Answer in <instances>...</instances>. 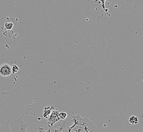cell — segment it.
I'll return each instance as SVG.
<instances>
[{"instance_id":"cell-1","label":"cell","mask_w":143,"mask_h":132,"mask_svg":"<svg viewBox=\"0 0 143 132\" xmlns=\"http://www.w3.org/2000/svg\"><path fill=\"white\" fill-rule=\"evenodd\" d=\"M71 121L73 124L67 129L64 128V132H99L95 123L87 117L82 118L79 115L73 116Z\"/></svg>"},{"instance_id":"cell-9","label":"cell","mask_w":143,"mask_h":132,"mask_svg":"<svg viewBox=\"0 0 143 132\" xmlns=\"http://www.w3.org/2000/svg\"><path fill=\"white\" fill-rule=\"evenodd\" d=\"M142 81H143V78H142Z\"/></svg>"},{"instance_id":"cell-7","label":"cell","mask_w":143,"mask_h":132,"mask_svg":"<svg viewBox=\"0 0 143 132\" xmlns=\"http://www.w3.org/2000/svg\"><path fill=\"white\" fill-rule=\"evenodd\" d=\"M20 71V68L16 65H13L12 66V73L16 74Z\"/></svg>"},{"instance_id":"cell-6","label":"cell","mask_w":143,"mask_h":132,"mask_svg":"<svg viewBox=\"0 0 143 132\" xmlns=\"http://www.w3.org/2000/svg\"><path fill=\"white\" fill-rule=\"evenodd\" d=\"M139 117L135 115H131L129 118V122L132 125H138L139 123Z\"/></svg>"},{"instance_id":"cell-5","label":"cell","mask_w":143,"mask_h":132,"mask_svg":"<svg viewBox=\"0 0 143 132\" xmlns=\"http://www.w3.org/2000/svg\"><path fill=\"white\" fill-rule=\"evenodd\" d=\"M11 18H9V19L6 20L5 23V27L6 29L10 31L15 27L16 26V22L14 19L13 21H11Z\"/></svg>"},{"instance_id":"cell-3","label":"cell","mask_w":143,"mask_h":132,"mask_svg":"<svg viewBox=\"0 0 143 132\" xmlns=\"http://www.w3.org/2000/svg\"><path fill=\"white\" fill-rule=\"evenodd\" d=\"M12 74V67L9 64H3L0 66V75L8 77Z\"/></svg>"},{"instance_id":"cell-2","label":"cell","mask_w":143,"mask_h":132,"mask_svg":"<svg viewBox=\"0 0 143 132\" xmlns=\"http://www.w3.org/2000/svg\"><path fill=\"white\" fill-rule=\"evenodd\" d=\"M24 115L20 116H12L8 119L6 124V132H26V128L30 125L29 121L25 120ZM65 123L59 130H55L54 132H63ZM39 132H44L42 129L40 128Z\"/></svg>"},{"instance_id":"cell-8","label":"cell","mask_w":143,"mask_h":132,"mask_svg":"<svg viewBox=\"0 0 143 132\" xmlns=\"http://www.w3.org/2000/svg\"><path fill=\"white\" fill-rule=\"evenodd\" d=\"M59 117H60V118L61 119H64L65 118H66V117H67L68 115L66 113V112H59Z\"/></svg>"},{"instance_id":"cell-4","label":"cell","mask_w":143,"mask_h":132,"mask_svg":"<svg viewBox=\"0 0 143 132\" xmlns=\"http://www.w3.org/2000/svg\"><path fill=\"white\" fill-rule=\"evenodd\" d=\"M59 112L58 111H53L49 116L48 119V125L49 127H52V126L60 118L59 117Z\"/></svg>"}]
</instances>
